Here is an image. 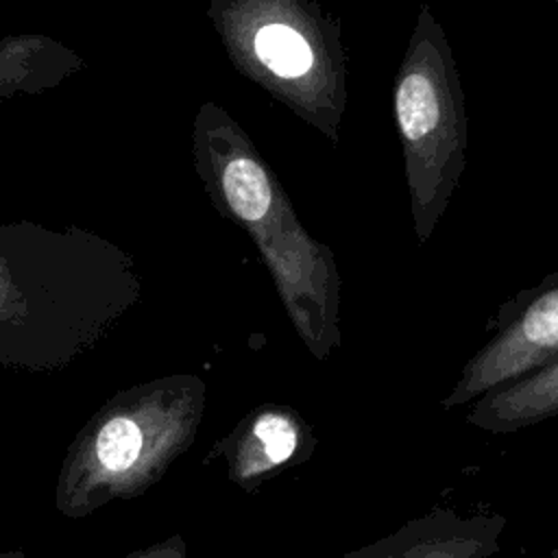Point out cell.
I'll use <instances>...</instances> for the list:
<instances>
[{"label":"cell","instance_id":"obj_1","mask_svg":"<svg viewBox=\"0 0 558 558\" xmlns=\"http://www.w3.org/2000/svg\"><path fill=\"white\" fill-rule=\"evenodd\" d=\"M205 13L244 78L338 144L349 89L331 13L316 0H209Z\"/></svg>","mask_w":558,"mask_h":558},{"label":"cell","instance_id":"obj_2","mask_svg":"<svg viewBox=\"0 0 558 558\" xmlns=\"http://www.w3.org/2000/svg\"><path fill=\"white\" fill-rule=\"evenodd\" d=\"M414 227L427 240L466 166L469 118L453 48L421 4L392 85Z\"/></svg>","mask_w":558,"mask_h":558},{"label":"cell","instance_id":"obj_3","mask_svg":"<svg viewBox=\"0 0 558 558\" xmlns=\"http://www.w3.org/2000/svg\"><path fill=\"white\" fill-rule=\"evenodd\" d=\"M558 355V286L534 299L462 371L445 408L484 397Z\"/></svg>","mask_w":558,"mask_h":558},{"label":"cell","instance_id":"obj_4","mask_svg":"<svg viewBox=\"0 0 558 558\" xmlns=\"http://www.w3.org/2000/svg\"><path fill=\"white\" fill-rule=\"evenodd\" d=\"M85 59L50 35H0V98L44 94L81 72Z\"/></svg>","mask_w":558,"mask_h":558},{"label":"cell","instance_id":"obj_5","mask_svg":"<svg viewBox=\"0 0 558 558\" xmlns=\"http://www.w3.org/2000/svg\"><path fill=\"white\" fill-rule=\"evenodd\" d=\"M554 414H558V355L484 395L469 421L488 432H514Z\"/></svg>","mask_w":558,"mask_h":558},{"label":"cell","instance_id":"obj_6","mask_svg":"<svg viewBox=\"0 0 558 558\" xmlns=\"http://www.w3.org/2000/svg\"><path fill=\"white\" fill-rule=\"evenodd\" d=\"M493 532L466 523H416L388 558H482L493 547Z\"/></svg>","mask_w":558,"mask_h":558},{"label":"cell","instance_id":"obj_7","mask_svg":"<svg viewBox=\"0 0 558 558\" xmlns=\"http://www.w3.org/2000/svg\"><path fill=\"white\" fill-rule=\"evenodd\" d=\"M142 449V432L140 427L124 416H118L109 421L96 440V453L98 460L111 469V471H122L129 469Z\"/></svg>","mask_w":558,"mask_h":558},{"label":"cell","instance_id":"obj_8","mask_svg":"<svg viewBox=\"0 0 558 558\" xmlns=\"http://www.w3.org/2000/svg\"><path fill=\"white\" fill-rule=\"evenodd\" d=\"M264 445H266V456L270 458V462H283L294 451L296 434H294V429H286V432L268 438Z\"/></svg>","mask_w":558,"mask_h":558},{"label":"cell","instance_id":"obj_9","mask_svg":"<svg viewBox=\"0 0 558 558\" xmlns=\"http://www.w3.org/2000/svg\"><path fill=\"white\" fill-rule=\"evenodd\" d=\"M286 429H292V425L283 416H277V414H266L255 423V436L262 442H266L268 438H272Z\"/></svg>","mask_w":558,"mask_h":558},{"label":"cell","instance_id":"obj_10","mask_svg":"<svg viewBox=\"0 0 558 558\" xmlns=\"http://www.w3.org/2000/svg\"><path fill=\"white\" fill-rule=\"evenodd\" d=\"M556 2H558V0H556Z\"/></svg>","mask_w":558,"mask_h":558}]
</instances>
